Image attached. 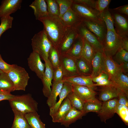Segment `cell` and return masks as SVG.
<instances>
[{
	"label": "cell",
	"mask_w": 128,
	"mask_h": 128,
	"mask_svg": "<svg viewBox=\"0 0 128 128\" xmlns=\"http://www.w3.org/2000/svg\"><path fill=\"white\" fill-rule=\"evenodd\" d=\"M105 78H109V77L107 74L103 72L96 76L92 78V79L93 82L96 83Z\"/></svg>",
	"instance_id": "51"
},
{
	"label": "cell",
	"mask_w": 128,
	"mask_h": 128,
	"mask_svg": "<svg viewBox=\"0 0 128 128\" xmlns=\"http://www.w3.org/2000/svg\"><path fill=\"white\" fill-rule=\"evenodd\" d=\"M110 10L114 21L116 33L121 38L128 37V22L127 18L113 9Z\"/></svg>",
	"instance_id": "9"
},
{
	"label": "cell",
	"mask_w": 128,
	"mask_h": 128,
	"mask_svg": "<svg viewBox=\"0 0 128 128\" xmlns=\"http://www.w3.org/2000/svg\"><path fill=\"white\" fill-rule=\"evenodd\" d=\"M104 54L103 72L108 75L109 79L112 81L122 72V65L117 63L112 57Z\"/></svg>",
	"instance_id": "12"
},
{
	"label": "cell",
	"mask_w": 128,
	"mask_h": 128,
	"mask_svg": "<svg viewBox=\"0 0 128 128\" xmlns=\"http://www.w3.org/2000/svg\"><path fill=\"white\" fill-rule=\"evenodd\" d=\"M101 19L105 23L107 30L116 33L114 27V21L108 7L100 14Z\"/></svg>",
	"instance_id": "35"
},
{
	"label": "cell",
	"mask_w": 128,
	"mask_h": 128,
	"mask_svg": "<svg viewBox=\"0 0 128 128\" xmlns=\"http://www.w3.org/2000/svg\"><path fill=\"white\" fill-rule=\"evenodd\" d=\"M71 108L70 101L66 97L62 102L56 112L51 116L52 122L60 123Z\"/></svg>",
	"instance_id": "22"
},
{
	"label": "cell",
	"mask_w": 128,
	"mask_h": 128,
	"mask_svg": "<svg viewBox=\"0 0 128 128\" xmlns=\"http://www.w3.org/2000/svg\"><path fill=\"white\" fill-rule=\"evenodd\" d=\"M71 8L82 21L105 24L101 19L99 12L95 9L73 2Z\"/></svg>",
	"instance_id": "4"
},
{
	"label": "cell",
	"mask_w": 128,
	"mask_h": 128,
	"mask_svg": "<svg viewBox=\"0 0 128 128\" xmlns=\"http://www.w3.org/2000/svg\"><path fill=\"white\" fill-rule=\"evenodd\" d=\"M85 114L82 111L72 108L61 122V125L66 127H69L72 123L78 119H82V117Z\"/></svg>",
	"instance_id": "26"
},
{
	"label": "cell",
	"mask_w": 128,
	"mask_h": 128,
	"mask_svg": "<svg viewBox=\"0 0 128 128\" xmlns=\"http://www.w3.org/2000/svg\"><path fill=\"white\" fill-rule=\"evenodd\" d=\"M72 85V91L84 101L95 98L96 92L92 88L85 86Z\"/></svg>",
	"instance_id": "20"
},
{
	"label": "cell",
	"mask_w": 128,
	"mask_h": 128,
	"mask_svg": "<svg viewBox=\"0 0 128 128\" xmlns=\"http://www.w3.org/2000/svg\"><path fill=\"white\" fill-rule=\"evenodd\" d=\"M121 47L128 51V37L121 38Z\"/></svg>",
	"instance_id": "52"
},
{
	"label": "cell",
	"mask_w": 128,
	"mask_h": 128,
	"mask_svg": "<svg viewBox=\"0 0 128 128\" xmlns=\"http://www.w3.org/2000/svg\"><path fill=\"white\" fill-rule=\"evenodd\" d=\"M25 116L31 128H46L37 112L26 114Z\"/></svg>",
	"instance_id": "31"
},
{
	"label": "cell",
	"mask_w": 128,
	"mask_h": 128,
	"mask_svg": "<svg viewBox=\"0 0 128 128\" xmlns=\"http://www.w3.org/2000/svg\"><path fill=\"white\" fill-rule=\"evenodd\" d=\"M114 11L120 14L128 16V5L127 4L113 9Z\"/></svg>",
	"instance_id": "49"
},
{
	"label": "cell",
	"mask_w": 128,
	"mask_h": 128,
	"mask_svg": "<svg viewBox=\"0 0 128 128\" xmlns=\"http://www.w3.org/2000/svg\"><path fill=\"white\" fill-rule=\"evenodd\" d=\"M49 15L59 17L60 10L59 5L56 0H45Z\"/></svg>",
	"instance_id": "38"
},
{
	"label": "cell",
	"mask_w": 128,
	"mask_h": 128,
	"mask_svg": "<svg viewBox=\"0 0 128 128\" xmlns=\"http://www.w3.org/2000/svg\"><path fill=\"white\" fill-rule=\"evenodd\" d=\"M102 103L95 98L85 101L82 112L86 114L90 112H94L97 114L100 110Z\"/></svg>",
	"instance_id": "29"
},
{
	"label": "cell",
	"mask_w": 128,
	"mask_h": 128,
	"mask_svg": "<svg viewBox=\"0 0 128 128\" xmlns=\"http://www.w3.org/2000/svg\"><path fill=\"white\" fill-rule=\"evenodd\" d=\"M45 70L41 79L43 85L42 92L44 96L48 97L50 95L53 80V68L48 59L44 61Z\"/></svg>",
	"instance_id": "14"
},
{
	"label": "cell",
	"mask_w": 128,
	"mask_h": 128,
	"mask_svg": "<svg viewBox=\"0 0 128 128\" xmlns=\"http://www.w3.org/2000/svg\"><path fill=\"white\" fill-rule=\"evenodd\" d=\"M31 40L33 51L38 54L44 61L48 59L49 53L53 45L44 31L35 34Z\"/></svg>",
	"instance_id": "3"
},
{
	"label": "cell",
	"mask_w": 128,
	"mask_h": 128,
	"mask_svg": "<svg viewBox=\"0 0 128 128\" xmlns=\"http://www.w3.org/2000/svg\"><path fill=\"white\" fill-rule=\"evenodd\" d=\"M111 0H98L96 1V9L101 14L108 6L111 2Z\"/></svg>",
	"instance_id": "43"
},
{
	"label": "cell",
	"mask_w": 128,
	"mask_h": 128,
	"mask_svg": "<svg viewBox=\"0 0 128 128\" xmlns=\"http://www.w3.org/2000/svg\"><path fill=\"white\" fill-rule=\"evenodd\" d=\"M73 2L80 4L96 9V1L94 0H73Z\"/></svg>",
	"instance_id": "47"
},
{
	"label": "cell",
	"mask_w": 128,
	"mask_h": 128,
	"mask_svg": "<svg viewBox=\"0 0 128 128\" xmlns=\"http://www.w3.org/2000/svg\"><path fill=\"white\" fill-rule=\"evenodd\" d=\"M15 96L10 92H3L0 93V101L4 100H10Z\"/></svg>",
	"instance_id": "50"
},
{
	"label": "cell",
	"mask_w": 128,
	"mask_h": 128,
	"mask_svg": "<svg viewBox=\"0 0 128 128\" xmlns=\"http://www.w3.org/2000/svg\"><path fill=\"white\" fill-rule=\"evenodd\" d=\"M2 92L1 91H0V93H1V92Z\"/></svg>",
	"instance_id": "55"
},
{
	"label": "cell",
	"mask_w": 128,
	"mask_h": 128,
	"mask_svg": "<svg viewBox=\"0 0 128 128\" xmlns=\"http://www.w3.org/2000/svg\"><path fill=\"white\" fill-rule=\"evenodd\" d=\"M72 91V85L70 83L64 82L62 87L59 95V99L55 105L50 108L49 114L52 116L57 111L61 104L67 95Z\"/></svg>",
	"instance_id": "24"
},
{
	"label": "cell",
	"mask_w": 128,
	"mask_h": 128,
	"mask_svg": "<svg viewBox=\"0 0 128 128\" xmlns=\"http://www.w3.org/2000/svg\"><path fill=\"white\" fill-rule=\"evenodd\" d=\"M114 86L128 96V77L121 72L116 78L111 81Z\"/></svg>",
	"instance_id": "28"
},
{
	"label": "cell",
	"mask_w": 128,
	"mask_h": 128,
	"mask_svg": "<svg viewBox=\"0 0 128 128\" xmlns=\"http://www.w3.org/2000/svg\"><path fill=\"white\" fill-rule=\"evenodd\" d=\"M14 65L8 64L3 59L1 56H0V70L3 72L8 73L13 69Z\"/></svg>",
	"instance_id": "45"
},
{
	"label": "cell",
	"mask_w": 128,
	"mask_h": 128,
	"mask_svg": "<svg viewBox=\"0 0 128 128\" xmlns=\"http://www.w3.org/2000/svg\"><path fill=\"white\" fill-rule=\"evenodd\" d=\"M83 43V38L78 35L71 48L66 54L75 59L81 57Z\"/></svg>",
	"instance_id": "27"
},
{
	"label": "cell",
	"mask_w": 128,
	"mask_h": 128,
	"mask_svg": "<svg viewBox=\"0 0 128 128\" xmlns=\"http://www.w3.org/2000/svg\"><path fill=\"white\" fill-rule=\"evenodd\" d=\"M78 35L75 27H68L66 33L58 50L60 55L66 54Z\"/></svg>",
	"instance_id": "10"
},
{
	"label": "cell",
	"mask_w": 128,
	"mask_h": 128,
	"mask_svg": "<svg viewBox=\"0 0 128 128\" xmlns=\"http://www.w3.org/2000/svg\"><path fill=\"white\" fill-rule=\"evenodd\" d=\"M12 109L16 110L24 114L37 112L38 103L30 94L15 96L9 101Z\"/></svg>",
	"instance_id": "2"
},
{
	"label": "cell",
	"mask_w": 128,
	"mask_h": 128,
	"mask_svg": "<svg viewBox=\"0 0 128 128\" xmlns=\"http://www.w3.org/2000/svg\"><path fill=\"white\" fill-rule=\"evenodd\" d=\"M115 113H117L127 125H128V107L117 104Z\"/></svg>",
	"instance_id": "39"
},
{
	"label": "cell",
	"mask_w": 128,
	"mask_h": 128,
	"mask_svg": "<svg viewBox=\"0 0 128 128\" xmlns=\"http://www.w3.org/2000/svg\"><path fill=\"white\" fill-rule=\"evenodd\" d=\"M29 6L33 10L36 20H38L49 15L47 4L45 0H35Z\"/></svg>",
	"instance_id": "21"
},
{
	"label": "cell",
	"mask_w": 128,
	"mask_h": 128,
	"mask_svg": "<svg viewBox=\"0 0 128 128\" xmlns=\"http://www.w3.org/2000/svg\"><path fill=\"white\" fill-rule=\"evenodd\" d=\"M119 92L118 89L114 85L102 87L100 90L99 99L104 102L117 98Z\"/></svg>",
	"instance_id": "23"
},
{
	"label": "cell",
	"mask_w": 128,
	"mask_h": 128,
	"mask_svg": "<svg viewBox=\"0 0 128 128\" xmlns=\"http://www.w3.org/2000/svg\"><path fill=\"white\" fill-rule=\"evenodd\" d=\"M3 72L2 71L0 70V75Z\"/></svg>",
	"instance_id": "54"
},
{
	"label": "cell",
	"mask_w": 128,
	"mask_h": 128,
	"mask_svg": "<svg viewBox=\"0 0 128 128\" xmlns=\"http://www.w3.org/2000/svg\"><path fill=\"white\" fill-rule=\"evenodd\" d=\"M60 18L67 27L76 28L82 21L71 8L69 9Z\"/></svg>",
	"instance_id": "19"
},
{
	"label": "cell",
	"mask_w": 128,
	"mask_h": 128,
	"mask_svg": "<svg viewBox=\"0 0 128 128\" xmlns=\"http://www.w3.org/2000/svg\"><path fill=\"white\" fill-rule=\"evenodd\" d=\"M62 80L64 82H68L72 84L87 86L94 89L95 88L91 76L79 75L68 77H64Z\"/></svg>",
	"instance_id": "18"
},
{
	"label": "cell",
	"mask_w": 128,
	"mask_h": 128,
	"mask_svg": "<svg viewBox=\"0 0 128 128\" xmlns=\"http://www.w3.org/2000/svg\"><path fill=\"white\" fill-rule=\"evenodd\" d=\"M118 99L115 98L104 102L101 108L97 113L101 121L106 123V121L112 118L116 112Z\"/></svg>",
	"instance_id": "11"
},
{
	"label": "cell",
	"mask_w": 128,
	"mask_h": 128,
	"mask_svg": "<svg viewBox=\"0 0 128 128\" xmlns=\"http://www.w3.org/2000/svg\"><path fill=\"white\" fill-rule=\"evenodd\" d=\"M83 39V46L81 57L87 61L91 67V61L96 52L86 40Z\"/></svg>",
	"instance_id": "34"
},
{
	"label": "cell",
	"mask_w": 128,
	"mask_h": 128,
	"mask_svg": "<svg viewBox=\"0 0 128 128\" xmlns=\"http://www.w3.org/2000/svg\"><path fill=\"white\" fill-rule=\"evenodd\" d=\"M121 38L116 33L107 30L105 38L102 43L103 51L106 55L112 57L121 48Z\"/></svg>",
	"instance_id": "6"
},
{
	"label": "cell",
	"mask_w": 128,
	"mask_h": 128,
	"mask_svg": "<svg viewBox=\"0 0 128 128\" xmlns=\"http://www.w3.org/2000/svg\"><path fill=\"white\" fill-rule=\"evenodd\" d=\"M60 65L63 77H68L80 75L76 64V59L67 54L60 55Z\"/></svg>",
	"instance_id": "7"
},
{
	"label": "cell",
	"mask_w": 128,
	"mask_h": 128,
	"mask_svg": "<svg viewBox=\"0 0 128 128\" xmlns=\"http://www.w3.org/2000/svg\"><path fill=\"white\" fill-rule=\"evenodd\" d=\"M22 0H3L0 5V18L10 16L21 7Z\"/></svg>",
	"instance_id": "15"
},
{
	"label": "cell",
	"mask_w": 128,
	"mask_h": 128,
	"mask_svg": "<svg viewBox=\"0 0 128 128\" xmlns=\"http://www.w3.org/2000/svg\"><path fill=\"white\" fill-rule=\"evenodd\" d=\"M77 66L80 75L85 76H91V67L87 61L81 57L76 59Z\"/></svg>",
	"instance_id": "33"
},
{
	"label": "cell",
	"mask_w": 128,
	"mask_h": 128,
	"mask_svg": "<svg viewBox=\"0 0 128 128\" xmlns=\"http://www.w3.org/2000/svg\"><path fill=\"white\" fill-rule=\"evenodd\" d=\"M119 93L117 98L118 103L128 107V96L119 89Z\"/></svg>",
	"instance_id": "46"
},
{
	"label": "cell",
	"mask_w": 128,
	"mask_h": 128,
	"mask_svg": "<svg viewBox=\"0 0 128 128\" xmlns=\"http://www.w3.org/2000/svg\"><path fill=\"white\" fill-rule=\"evenodd\" d=\"M122 71L123 73H128V62L124 63L122 64Z\"/></svg>",
	"instance_id": "53"
},
{
	"label": "cell",
	"mask_w": 128,
	"mask_h": 128,
	"mask_svg": "<svg viewBox=\"0 0 128 128\" xmlns=\"http://www.w3.org/2000/svg\"><path fill=\"white\" fill-rule=\"evenodd\" d=\"M14 91L13 84L7 74L2 73L0 75V91L10 93Z\"/></svg>",
	"instance_id": "32"
},
{
	"label": "cell",
	"mask_w": 128,
	"mask_h": 128,
	"mask_svg": "<svg viewBox=\"0 0 128 128\" xmlns=\"http://www.w3.org/2000/svg\"><path fill=\"white\" fill-rule=\"evenodd\" d=\"M13 18L10 16L0 18V38L2 34L6 30L12 27Z\"/></svg>",
	"instance_id": "40"
},
{
	"label": "cell",
	"mask_w": 128,
	"mask_h": 128,
	"mask_svg": "<svg viewBox=\"0 0 128 128\" xmlns=\"http://www.w3.org/2000/svg\"><path fill=\"white\" fill-rule=\"evenodd\" d=\"M115 55V61L119 65L128 62V51L121 47L119 49Z\"/></svg>",
	"instance_id": "41"
},
{
	"label": "cell",
	"mask_w": 128,
	"mask_h": 128,
	"mask_svg": "<svg viewBox=\"0 0 128 128\" xmlns=\"http://www.w3.org/2000/svg\"><path fill=\"white\" fill-rule=\"evenodd\" d=\"M14 119L11 128H31L25 118V114L12 109Z\"/></svg>",
	"instance_id": "30"
},
{
	"label": "cell",
	"mask_w": 128,
	"mask_h": 128,
	"mask_svg": "<svg viewBox=\"0 0 128 128\" xmlns=\"http://www.w3.org/2000/svg\"><path fill=\"white\" fill-rule=\"evenodd\" d=\"M111 85H114L112 82L109 78H107L103 79L99 82L96 83L94 84L93 85V86L95 87L97 86L103 87Z\"/></svg>",
	"instance_id": "48"
},
{
	"label": "cell",
	"mask_w": 128,
	"mask_h": 128,
	"mask_svg": "<svg viewBox=\"0 0 128 128\" xmlns=\"http://www.w3.org/2000/svg\"><path fill=\"white\" fill-rule=\"evenodd\" d=\"M0 56H1V55H0Z\"/></svg>",
	"instance_id": "56"
},
{
	"label": "cell",
	"mask_w": 128,
	"mask_h": 128,
	"mask_svg": "<svg viewBox=\"0 0 128 128\" xmlns=\"http://www.w3.org/2000/svg\"><path fill=\"white\" fill-rule=\"evenodd\" d=\"M104 54L103 51L96 52L91 62L92 78L96 76L103 72Z\"/></svg>",
	"instance_id": "17"
},
{
	"label": "cell",
	"mask_w": 128,
	"mask_h": 128,
	"mask_svg": "<svg viewBox=\"0 0 128 128\" xmlns=\"http://www.w3.org/2000/svg\"><path fill=\"white\" fill-rule=\"evenodd\" d=\"M38 20L42 23L43 30L52 45L58 49L64 37L68 27L59 17L49 15Z\"/></svg>",
	"instance_id": "1"
},
{
	"label": "cell",
	"mask_w": 128,
	"mask_h": 128,
	"mask_svg": "<svg viewBox=\"0 0 128 128\" xmlns=\"http://www.w3.org/2000/svg\"><path fill=\"white\" fill-rule=\"evenodd\" d=\"M64 76L62 69L60 65L53 72V81L57 82L62 80Z\"/></svg>",
	"instance_id": "44"
},
{
	"label": "cell",
	"mask_w": 128,
	"mask_h": 128,
	"mask_svg": "<svg viewBox=\"0 0 128 128\" xmlns=\"http://www.w3.org/2000/svg\"><path fill=\"white\" fill-rule=\"evenodd\" d=\"M60 56L57 48L52 46L49 52L48 59L54 70L60 65Z\"/></svg>",
	"instance_id": "37"
},
{
	"label": "cell",
	"mask_w": 128,
	"mask_h": 128,
	"mask_svg": "<svg viewBox=\"0 0 128 128\" xmlns=\"http://www.w3.org/2000/svg\"><path fill=\"white\" fill-rule=\"evenodd\" d=\"M7 74L13 84L15 90L25 91L30 77L24 68L15 64Z\"/></svg>",
	"instance_id": "5"
},
{
	"label": "cell",
	"mask_w": 128,
	"mask_h": 128,
	"mask_svg": "<svg viewBox=\"0 0 128 128\" xmlns=\"http://www.w3.org/2000/svg\"><path fill=\"white\" fill-rule=\"evenodd\" d=\"M82 22L87 28L97 37L102 44L107 32L105 24L84 21H82Z\"/></svg>",
	"instance_id": "16"
},
{
	"label": "cell",
	"mask_w": 128,
	"mask_h": 128,
	"mask_svg": "<svg viewBox=\"0 0 128 128\" xmlns=\"http://www.w3.org/2000/svg\"><path fill=\"white\" fill-rule=\"evenodd\" d=\"M64 82L63 80L57 82H53L51 91L47 100V104L50 109L56 103L57 97L59 95Z\"/></svg>",
	"instance_id": "25"
},
{
	"label": "cell",
	"mask_w": 128,
	"mask_h": 128,
	"mask_svg": "<svg viewBox=\"0 0 128 128\" xmlns=\"http://www.w3.org/2000/svg\"><path fill=\"white\" fill-rule=\"evenodd\" d=\"M28 66L30 69L34 72L38 77L42 78L45 68V64L42 63L40 55L32 51L27 59Z\"/></svg>",
	"instance_id": "13"
},
{
	"label": "cell",
	"mask_w": 128,
	"mask_h": 128,
	"mask_svg": "<svg viewBox=\"0 0 128 128\" xmlns=\"http://www.w3.org/2000/svg\"><path fill=\"white\" fill-rule=\"evenodd\" d=\"M58 4L60 10L59 17L61 18L62 15L70 8L73 3V0H56Z\"/></svg>",
	"instance_id": "42"
},
{
	"label": "cell",
	"mask_w": 128,
	"mask_h": 128,
	"mask_svg": "<svg viewBox=\"0 0 128 128\" xmlns=\"http://www.w3.org/2000/svg\"><path fill=\"white\" fill-rule=\"evenodd\" d=\"M76 28L78 35L86 40L94 48L96 52L103 51L102 44L95 35L84 26L82 22Z\"/></svg>",
	"instance_id": "8"
},
{
	"label": "cell",
	"mask_w": 128,
	"mask_h": 128,
	"mask_svg": "<svg viewBox=\"0 0 128 128\" xmlns=\"http://www.w3.org/2000/svg\"><path fill=\"white\" fill-rule=\"evenodd\" d=\"M66 97L69 99L72 108L82 111L85 101L73 91L69 94Z\"/></svg>",
	"instance_id": "36"
}]
</instances>
